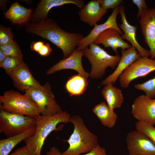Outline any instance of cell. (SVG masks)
<instances>
[{
	"instance_id": "cell-1",
	"label": "cell",
	"mask_w": 155,
	"mask_h": 155,
	"mask_svg": "<svg viewBox=\"0 0 155 155\" xmlns=\"http://www.w3.org/2000/svg\"><path fill=\"white\" fill-rule=\"evenodd\" d=\"M25 30L28 33L39 36L55 45L62 50L63 59L71 54L84 37L80 33L64 30L55 21L49 18L39 22L29 23L26 25Z\"/></svg>"
},
{
	"instance_id": "cell-2",
	"label": "cell",
	"mask_w": 155,
	"mask_h": 155,
	"mask_svg": "<svg viewBox=\"0 0 155 155\" xmlns=\"http://www.w3.org/2000/svg\"><path fill=\"white\" fill-rule=\"evenodd\" d=\"M70 115L65 111L50 116L40 115L36 119L34 133L25 139V142L29 155H41L44 142L48 135L53 131L62 130L61 123L69 122Z\"/></svg>"
},
{
	"instance_id": "cell-3",
	"label": "cell",
	"mask_w": 155,
	"mask_h": 155,
	"mask_svg": "<svg viewBox=\"0 0 155 155\" xmlns=\"http://www.w3.org/2000/svg\"><path fill=\"white\" fill-rule=\"evenodd\" d=\"M69 122L73 125V131L69 138L65 141L69 145L68 148L61 155L86 154L99 145L98 137L88 129L80 116L71 117Z\"/></svg>"
},
{
	"instance_id": "cell-4",
	"label": "cell",
	"mask_w": 155,
	"mask_h": 155,
	"mask_svg": "<svg viewBox=\"0 0 155 155\" xmlns=\"http://www.w3.org/2000/svg\"><path fill=\"white\" fill-rule=\"evenodd\" d=\"M89 46V48L86 47L82 50L83 56L88 59L91 65L90 78H102L107 67L116 68L121 57L120 55H111L98 45L93 43Z\"/></svg>"
},
{
	"instance_id": "cell-5",
	"label": "cell",
	"mask_w": 155,
	"mask_h": 155,
	"mask_svg": "<svg viewBox=\"0 0 155 155\" xmlns=\"http://www.w3.org/2000/svg\"><path fill=\"white\" fill-rule=\"evenodd\" d=\"M0 109L9 113L36 118L41 115L39 108L28 96L13 90L0 96Z\"/></svg>"
},
{
	"instance_id": "cell-6",
	"label": "cell",
	"mask_w": 155,
	"mask_h": 155,
	"mask_svg": "<svg viewBox=\"0 0 155 155\" xmlns=\"http://www.w3.org/2000/svg\"><path fill=\"white\" fill-rule=\"evenodd\" d=\"M39 108L41 115H53L62 111L57 102L52 91L50 84L47 82L43 86L33 88L25 92Z\"/></svg>"
},
{
	"instance_id": "cell-7",
	"label": "cell",
	"mask_w": 155,
	"mask_h": 155,
	"mask_svg": "<svg viewBox=\"0 0 155 155\" xmlns=\"http://www.w3.org/2000/svg\"><path fill=\"white\" fill-rule=\"evenodd\" d=\"M36 118L8 113L0 109V133L7 138L22 133L35 126Z\"/></svg>"
},
{
	"instance_id": "cell-8",
	"label": "cell",
	"mask_w": 155,
	"mask_h": 155,
	"mask_svg": "<svg viewBox=\"0 0 155 155\" xmlns=\"http://www.w3.org/2000/svg\"><path fill=\"white\" fill-rule=\"evenodd\" d=\"M155 71V59L141 57L130 65L119 77L121 87L128 88L131 82Z\"/></svg>"
},
{
	"instance_id": "cell-9",
	"label": "cell",
	"mask_w": 155,
	"mask_h": 155,
	"mask_svg": "<svg viewBox=\"0 0 155 155\" xmlns=\"http://www.w3.org/2000/svg\"><path fill=\"white\" fill-rule=\"evenodd\" d=\"M126 140L129 155H155V145L142 132L136 130L128 133Z\"/></svg>"
},
{
	"instance_id": "cell-10",
	"label": "cell",
	"mask_w": 155,
	"mask_h": 155,
	"mask_svg": "<svg viewBox=\"0 0 155 155\" xmlns=\"http://www.w3.org/2000/svg\"><path fill=\"white\" fill-rule=\"evenodd\" d=\"M133 117L137 121L154 126L155 125V98L144 95L135 98L132 105Z\"/></svg>"
},
{
	"instance_id": "cell-11",
	"label": "cell",
	"mask_w": 155,
	"mask_h": 155,
	"mask_svg": "<svg viewBox=\"0 0 155 155\" xmlns=\"http://www.w3.org/2000/svg\"><path fill=\"white\" fill-rule=\"evenodd\" d=\"M142 34L145 42L149 49L150 58L155 59V9L145 10L139 18Z\"/></svg>"
},
{
	"instance_id": "cell-12",
	"label": "cell",
	"mask_w": 155,
	"mask_h": 155,
	"mask_svg": "<svg viewBox=\"0 0 155 155\" xmlns=\"http://www.w3.org/2000/svg\"><path fill=\"white\" fill-rule=\"evenodd\" d=\"M9 75L12 80L15 87L21 91L25 92L42 86L34 78L28 66L24 61Z\"/></svg>"
},
{
	"instance_id": "cell-13",
	"label": "cell",
	"mask_w": 155,
	"mask_h": 155,
	"mask_svg": "<svg viewBox=\"0 0 155 155\" xmlns=\"http://www.w3.org/2000/svg\"><path fill=\"white\" fill-rule=\"evenodd\" d=\"M119 13V7L113 9L107 20L103 23L96 24L88 34L81 40L77 49L82 50L93 43L97 37L101 33L110 29L117 30L122 35L123 32L118 25L117 18Z\"/></svg>"
},
{
	"instance_id": "cell-14",
	"label": "cell",
	"mask_w": 155,
	"mask_h": 155,
	"mask_svg": "<svg viewBox=\"0 0 155 155\" xmlns=\"http://www.w3.org/2000/svg\"><path fill=\"white\" fill-rule=\"evenodd\" d=\"M84 3V0H41L38 2L37 7L32 15L31 23L39 22L48 18L49 12L53 7L73 4L81 9L85 5Z\"/></svg>"
},
{
	"instance_id": "cell-15",
	"label": "cell",
	"mask_w": 155,
	"mask_h": 155,
	"mask_svg": "<svg viewBox=\"0 0 155 155\" xmlns=\"http://www.w3.org/2000/svg\"><path fill=\"white\" fill-rule=\"evenodd\" d=\"M83 56L82 50L75 49L69 57L63 59L54 65L46 71V73L51 75L63 69H71L88 78L89 74L85 70L82 63Z\"/></svg>"
},
{
	"instance_id": "cell-16",
	"label": "cell",
	"mask_w": 155,
	"mask_h": 155,
	"mask_svg": "<svg viewBox=\"0 0 155 155\" xmlns=\"http://www.w3.org/2000/svg\"><path fill=\"white\" fill-rule=\"evenodd\" d=\"M141 57L136 48L131 45L128 49L122 50L121 59L115 71L101 82V85H105L110 83L115 84L123 72Z\"/></svg>"
},
{
	"instance_id": "cell-17",
	"label": "cell",
	"mask_w": 155,
	"mask_h": 155,
	"mask_svg": "<svg viewBox=\"0 0 155 155\" xmlns=\"http://www.w3.org/2000/svg\"><path fill=\"white\" fill-rule=\"evenodd\" d=\"M125 8L121 5L119 7V13L121 17V23L119 25L123 31L122 35L123 40H126L130 43L131 45L134 47L142 57L150 56L149 51L142 47L137 42L136 38L137 26L130 24L128 22L125 12Z\"/></svg>"
},
{
	"instance_id": "cell-18",
	"label": "cell",
	"mask_w": 155,
	"mask_h": 155,
	"mask_svg": "<svg viewBox=\"0 0 155 155\" xmlns=\"http://www.w3.org/2000/svg\"><path fill=\"white\" fill-rule=\"evenodd\" d=\"M93 43L102 44L105 47H110L116 54H118V48L124 50L131 46L123 39L122 35L117 30L113 29H108L101 33Z\"/></svg>"
},
{
	"instance_id": "cell-19",
	"label": "cell",
	"mask_w": 155,
	"mask_h": 155,
	"mask_svg": "<svg viewBox=\"0 0 155 155\" xmlns=\"http://www.w3.org/2000/svg\"><path fill=\"white\" fill-rule=\"evenodd\" d=\"M107 12V10L103 9L97 0H92L80 9L78 13L81 21L94 26Z\"/></svg>"
},
{
	"instance_id": "cell-20",
	"label": "cell",
	"mask_w": 155,
	"mask_h": 155,
	"mask_svg": "<svg viewBox=\"0 0 155 155\" xmlns=\"http://www.w3.org/2000/svg\"><path fill=\"white\" fill-rule=\"evenodd\" d=\"M32 12V9L27 8L16 2L13 3L3 14L13 24L26 25L31 20Z\"/></svg>"
},
{
	"instance_id": "cell-21",
	"label": "cell",
	"mask_w": 155,
	"mask_h": 155,
	"mask_svg": "<svg viewBox=\"0 0 155 155\" xmlns=\"http://www.w3.org/2000/svg\"><path fill=\"white\" fill-rule=\"evenodd\" d=\"M101 94L109 108L112 110L120 108L124 101L122 90L110 83L104 85Z\"/></svg>"
},
{
	"instance_id": "cell-22",
	"label": "cell",
	"mask_w": 155,
	"mask_h": 155,
	"mask_svg": "<svg viewBox=\"0 0 155 155\" xmlns=\"http://www.w3.org/2000/svg\"><path fill=\"white\" fill-rule=\"evenodd\" d=\"M92 111L103 126L109 128L114 126L117 120V115L106 102H102L96 105Z\"/></svg>"
},
{
	"instance_id": "cell-23",
	"label": "cell",
	"mask_w": 155,
	"mask_h": 155,
	"mask_svg": "<svg viewBox=\"0 0 155 155\" xmlns=\"http://www.w3.org/2000/svg\"><path fill=\"white\" fill-rule=\"evenodd\" d=\"M35 129V126L21 134L0 140V155H9L16 145L31 136Z\"/></svg>"
},
{
	"instance_id": "cell-24",
	"label": "cell",
	"mask_w": 155,
	"mask_h": 155,
	"mask_svg": "<svg viewBox=\"0 0 155 155\" xmlns=\"http://www.w3.org/2000/svg\"><path fill=\"white\" fill-rule=\"evenodd\" d=\"M88 78L79 73L70 77L65 87L70 96H78L83 94L87 90Z\"/></svg>"
},
{
	"instance_id": "cell-25",
	"label": "cell",
	"mask_w": 155,
	"mask_h": 155,
	"mask_svg": "<svg viewBox=\"0 0 155 155\" xmlns=\"http://www.w3.org/2000/svg\"><path fill=\"white\" fill-rule=\"evenodd\" d=\"M1 50L7 56L15 57L23 60V55L18 43L14 40L0 46Z\"/></svg>"
},
{
	"instance_id": "cell-26",
	"label": "cell",
	"mask_w": 155,
	"mask_h": 155,
	"mask_svg": "<svg viewBox=\"0 0 155 155\" xmlns=\"http://www.w3.org/2000/svg\"><path fill=\"white\" fill-rule=\"evenodd\" d=\"M134 87L137 90L143 91L150 98H155V76L144 83L135 84Z\"/></svg>"
},
{
	"instance_id": "cell-27",
	"label": "cell",
	"mask_w": 155,
	"mask_h": 155,
	"mask_svg": "<svg viewBox=\"0 0 155 155\" xmlns=\"http://www.w3.org/2000/svg\"><path fill=\"white\" fill-rule=\"evenodd\" d=\"M23 61V60L18 58L8 56L0 64V67L3 68L9 75Z\"/></svg>"
},
{
	"instance_id": "cell-28",
	"label": "cell",
	"mask_w": 155,
	"mask_h": 155,
	"mask_svg": "<svg viewBox=\"0 0 155 155\" xmlns=\"http://www.w3.org/2000/svg\"><path fill=\"white\" fill-rule=\"evenodd\" d=\"M136 130L148 136L155 145V127L147 123L137 121L135 125Z\"/></svg>"
},
{
	"instance_id": "cell-29",
	"label": "cell",
	"mask_w": 155,
	"mask_h": 155,
	"mask_svg": "<svg viewBox=\"0 0 155 155\" xmlns=\"http://www.w3.org/2000/svg\"><path fill=\"white\" fill-rule=\"evenodd\" d=\"M14 33L11 28L1 25L0 26V46L6 44L13 40Z\"/></svg>"
},
{
	"instance_id": "cell-30",
	"label": "cell",
	"mask_w": 155,
	"mask_h": 155,
	"mask_svg": "<svg viewBox=\"0 0 155 155\" xmlns=\"http://www.w3.org/2000/svg\"><path fill=\"white\" fill-rule=\"evenodd\" d=\"M102 7L105 10L119 7L122 3V0H97Z\"/></svg>"
},
{
	"instance_id": "cell-31",
	"label": "cell",
	"mask_w": 155,
	"mask_h": 155,
	"mask_svg": "<svg viewBox=\"0 0 155 155\" xmlns=\"http://www.w3.org/2000/svg\"><path fill=\"white\" fill-rule=\"evenodd\" d=\"M132 3L135 5L138 9L137 18H140L142 13L148 8L145 0H132Z\"/></svg>"
},
{
	"instance_id": "cell-32",
	"label": "cell",
	"mask_w": 155,
	"mask_h": 155,
	"mask_svg": "<svg viewBox=\"0 0 155 155\" xmlns=\"http://www.w3.org/2000/svg\"><path fill=\"white\" fill-rule=\"evenodd\" d=\"M82 155H107L105 149L99 145L89 152Z\"/></svg>"
},
{
	"instance_id": "cell-33",
	"label": "cell",
	"mask_w": 155,
	"mask_h": 155,
	"mask_svg": "<svg viewBox=\"0 0 155 155\" xmlns=\"http://www.w3.org/2000/svg\"><path fill=\"white\" fill-rule=\"evenodd\" d=\"M52 51V49L49 44L46 43L38 53L41 56L46 57L50 55Z\"/></svg>"
},
{
	"instance_id": "cell-34",
	"label": "cell",
	"mask_w": 155,
	"mask_h": 155,
	"mask_svg": "<svg viewBox=\"0 0 155 155\" xmlns=\"http://www.w3.org/2000/svg\"><path fill=\"white\" fill-rule=\"evenodd\" d=\"M44 44V42L42 41L33 42L30 44L31 50L38 53Z\"/></svg>"
},
{
	"instance_id": "cell-35",
	"label": "cell",
	"mask_w": 155,
	"mask_h": 155,
	"mask_svg": "<svg viewBox=\"0 0 155 155\" xmlns=\"http://www.w3.org/2000/svg\"><path fill=\"white\" fill-rule=\"evenodd\" d=\"M9 155H29L26 146H23L17 149Z\"/></svg>"
},
{
	"instance_id": "cell-36",
	"label": "cell",
	"mask_w": 155,
	"mask_h": 155,
	"mask_svg": "<svg viewBox=\"0 0 155 155\" xmlns=\"http://www.w3.org/2000/svg\"><path fill=\"white\" fill-rule=\"evenodd\" d=\"M61 153L58 148L53 146L51 148L46 152V155H61Z\"/></svg>"
},
{
	"instance_id": "cell-37",
	"label": "cell",
	"mask_w": 155,
	"mask_h": 155,
	"mask_svg": "<svg viewBox=\"0 0 155 155\" xmlns=\"http://www.w3.org/2000/svg\"><path fill=\"white\" fill-rule=\"evenodd\" d=\"M7 57L3 52L0 49V64Z\"/></svg>"
},
{
	"instance_id": "cell-38",
	"label": "cell",
	"mask_w": 155,
	"mask_h": 155,
	"mask_svg": "<svg viewBox=\"0 0 155 155\" xmlns=\"http://www.w3.org/2000/svg\"><path fill=\"white\" fill-rule=\"evenodd\" d=\"M154 8L155 9V1H154Z\"/></svg>"
},
{
	"instance_id": "cell-39",
	"label": "cell",
	"mask_w": 155,
	"mask_h": 155,
	"mask_svg": "<svg viewBox=\"0 0 155 155\" xmlns=\"http://www.w3.org/2000/svg\"></svg>"
}]
</instances>
